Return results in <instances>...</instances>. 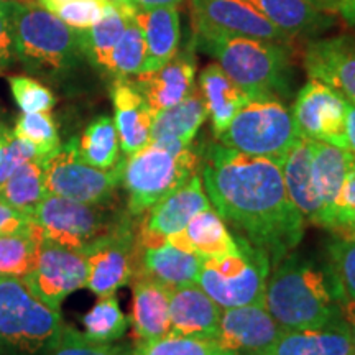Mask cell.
Segmentation results:
<instances>
[{"instance_id": "7", "label": "cell", "mask_w": 355, "mask_h": 355, "mask_svg": "<svg viewBox=\"0 0 355 355\" xmlns=\"http://www.w3.org/2000/svg\"><path fill=\"white\" fill-rule=\"evenodd\" d=\"M298 137L293 110L285 102L266 97L248 99L217 140L237 152L268 157L282 163Z\"/></svg>"}, {"instance_id": "5", "label": "cell", "mask_w": 355, "mask_h": 355, "mask_svg": "<svg viewBox=\"0 0 355 355\" xmlns=\"http://www.w3.org/2000/svg\"><path fill=\"white\" fill-rule=\"evenodd\" d=\"M13 46L15 60L43 76L63 74L84 56L76 30L46 8L19 2L13 10Z\"/></svg>"}, {"instance_id": "14", "label": "cell", "mask_w": 355, "mask_h": 355, "mask_svg": "<svg viewBox=\"0 0 355 355\" xmlns=\"http://www.w3.org/2000/svg\"><path fill=\"white\" fill-rule=\"evenodd\" d=\"M211 207L201 178L193 176L141 217L140 227L137 229V242L140 248L163 245L173 234L183 230L194 216Z\"/></svg>"}, {"instance_id": "27", "label": "cell", "mask_w": 355, "mask_h": 355, "mask_svg": "<svg viewBox=\"0 0 355 355\" xmlns=\"http://www.w3.org/2000/svg\"><path fill=\"white\" fill-rule=\"evenodd\" d=\"M355 157L340 146L313 140V181L322 209V229L329 230L331 216Z\"/></svg>"}, {"instance_id": "8", "label": "cell", "mask_w": 355, "mask_h": 355, "mask_svg": "<svg viewBox=\"0 0 355 355\" xmlns=\"http://www.w3.org/2000/svg\"><path fill=\"white\" fill-rule=\"evenodd\" d=\"M237 254L202 259L198 285L222 309L265 303V286L272 263L263 252L237 237Z\"/></svg>"}, {"instance_id": "33", "label": "cell", "mask_w": 355, "mask_h": 355, "mask_svg": "<svg viewBox=\"0 0 355 355\" xmlns=\"http://www.w3.org/2000/svg\"><path fill=\"white\" fill-rule=\"evenodd\" d=\"M78 152L87 165L99 170H110L117 165L121 162V141L112 119L101 115L89 123L78 140Z\"/></svg>"}, {"instance_id": "32", "label": "cell", "mask_w": 355, "mask_h": 355, "mask_svg": "<svg viewBox=\"0 0 355 355\" xmlns=\"http://www.w3.org/2000/svg\"><path fill=\"white\" fill-rule=\"evenodd\" d=\"M43 235L33 219L24 230L0 235V275L25 278L38 261Z\"/></svg>"}, {"instance_id": "16", "label": "cell", "mask_w": 355, "mask_h": 355, "mask_svg": "<svg viewBox=\"0 0 355 355\" xmlns=\"http://www.w3.org/2000/svg\"><path fill=\"white\" fill-rule=\"evenodd\" d=\"M191 7L194 26H207L283 44L291 40L290 35L277 28L247 0H191Z\"/></svg>"}, {"instance_id": "52", "label": "cell", "mask_w": 355, "mask_h": 355, "mask_svg": "<svg viewBox=\"0 0 355 355\" xmlns=\"http://www.w3.org/2000/svg\"><path fill=\"white\" fill-rule=\"evenodd\" d=\"M64 2H68V0H40V3H42L43 8H46V10H50L55 13V10L60 6H63Z\"/></svg>"}, {"instance_id": "29", "label": "cell", "mask_w": 355, "mask_h": 355, "mask_svg": "<svg viewBox=\"0 0 355 355\" xmlns=\"http://www.w3.org/2000/svg\"><path fill=\"white\" fill-rule=\"evenodd\" d=\"M199 89L206 102L212 132L217 139L230 125L235 114L245 105L248 97L217 63L202 69Z\"/></svg>"}, {"instance_id": "26", "label": "cell", "mask_w": 355, "mask_h": 355, "mask_svg": "<svg viewBox=\"0 0 355 355\" xmlns=\"http://www.w3.org/2000/svg\"><path fill=\"white\" fill-rule=\"evenodd\" d=\"M168 242L181 250L201 255L202 259H219L241 250L235 235L212 207L194 216L189 224L173 234Z\"/></svg>"}, {"instance_id": "48", "label": "cell", "mask_w": 355, "mask_h": 355, "mask_svg": "<svg viewBox=\"0 0 355 355\" xmlns=\"http://www.w3.org/2000/svg\"><path fill=\"white\" fill-rule=\"evenodd\" d=\"M345 137L347 150L355 157V104L345 99Z\"/></svg>"}, {"instance_id": "30", "label": "cell", "mask_w": 355, "mask_h": 355, "mask_svg": "<svg viewBox=\"0 0 355 355\" xmlns=\"http://www.w3.org/2000/svg\"><path fill=\"white\" fill-rule=\"evenodd\" d=\"M130 17L132 13L123 12L109 2L104 17L96 25L83 30V32H78L83 55L87 58L89 63L107 73L110 53L117 44L119 38L122 37Z\"/></svg>"}, {"instance_id": "50", "label": "cell", "mask_w": 355, "mask_h": 355, "mask_svg": "<svg viewBox=\"0 0 355 355\" xmlns=\"http://www.w3.org/2000/svg\"><path fill=\"white\" fill-rule=\"evenodd\" d=\"M184 0H135L139 8H157V7H178Z\"/></svg>"}, {"instance_id": "43", "label": "cell", "mask_w": 355, "mask_h": 355, "mask_svg": "<svg viewBox=\"0 0 355 355\" xmlns=\"http://www.w3.org/2000/svg\"><path fill=\"white\" fill-rule=\"evenodd\" d=\"M109 0H68L55 10L66 25L76 32L91 28L104 17Z\"/></svg>"}, {"instance_id": "22", "label": "cell", "mask_w": 355, "mask_h": 355, "mask_svg": "<svg viewBox=\"0 0 355 355\" xmlns=\"http://www.w3.org/2000/svg\"><path fill=\"white\" fill-rule=\"evenodd\" d=\"M260 355H355V345L339 318L321 327L285 329Z\"/></svg>"}, {"instance_id": "20", "label": "cell", "mask_w": 355, "mask_h": 355, "mask_svg": "<svg viewBox=\"0 0 355 355\" xmlns=\"http://www.w3.org/2000/svg\"><path fill=\"white\" fill-rule=\"evenodd\" d=\"M114 123L117 128L121 150L132 155L150 144L153 110L128 78L115 79L112 84Z\"/></svg>"}, {"instance_id": "2", "label": "cell", "mask_w": 355, "mask_h": 355, "mask_svg": "<svg viewBox=\"0 0 355 355\" xmlns=\"http://www.w3.org/2000/svg\"><path fill=\"white\" fill-rule=\"evenodd\" d=\"M199 50L216 58L248 99L290 94V55L283 43L196 26Z\"/></svg>"}, {"instance_id": "46", "label": "cell", "mask_w": 355, "mask_h": 355, "mask_svg": "<svg viewBox=\"0 0 355 355\" xmlns=\"http://www.w3.org/2000/svg\"><path fill=\"white\" fill-rule=\"evenodd\" d=\"M32 217L13 209L3 201H0V235H7L24 230L30 224Z\"/></svg>"}, {"instance_id": "3", "label": "cell", "mask_w": 355, "mask_h": 355, "mask_svg": "<svg viewBox=\"0 0 355 355\" xmlns=\"http://www.w3.org/2000/svg\"><path fill=\"white\" fill-rule=\"evenodd\" d=\"M265 306L283 329L321 327L340 318L327 273L293 252L270 270Z\"/></svg>"}, {"instance_id": "17", "label": "cell", "mask_w": 355, "mask_h": 355, "mask_svg": "<svg viewBox=\"0 0 355 355\" xmlns=\"http://www.w3.org/2000/svg\"><path fill=\"white\" fill-rule=\"evenodd\" d=\"M304 68L316 79L355 104V35L318 40L308 44Z\"/></svg>"}, {"instance_id": "34", "label": "cell", "mask_w": 355, "mask_h": 355, "mask_svg": "<svg viewBox=\"0 0 355 355\" xmlns=\"http://www.w3.org/2000/svg\"><path fill=\"white\" fill-rule=\"evenodd\" d=\"M44 196L46 189L43 181V165L40 162L25 163L0 184V201L26 216L32 214Z\"/></svg>"}, {"instance_id": "25", "label": "cell", "mask_w": 355, "mask_h": 355, "mask_svg": "<svg viewBox=\"0 0 355 355\" xmlns=\"http://www.w3.org/2000/svg\"><path fill=\"white\" fill-rule=\"evenodd\" d=\"M170 288L157 279L145 275L133 277L132 326L137 339L150 340L170 334Z\"/></svg>"}, {"instance_id": "4", "label": "cell", "mask_w": 355, "mask_h": 355, "mask_svg": "<svg viewBox=\"0 0 355 355\" xmlns=\"http://www.w3.org/2000/svg\"><path fill=\"white\" fill-rule=\"evenodd\" d=\"M63 326L25 278L0 275V355H50Z\"/></svg>"}, {"instance_id": "44", "label": "cell", "mask_w": 355, "mask_h": 355, "mask_svg": "<svg viewBox=\"0 0 355 355\" xmlns=\"http://www.w3.org/2000/svg\"><path fill=\"white\" fill-rule=\"evenodd\" d=\"M329 230L334 235L355 234V163L345 178L331 216Z\"/></svg>"}, {"instance_id": "1", "label": "cell", "mask_w": 355, "mask_h": 355, "mask_svg": "<svg viewBox=\"0 0 355 355\" xmlns=\"http://www.w3.org/2000/svg\"><path fill=\"white\" fill-rule=\"evenodd\" d=\"M202 186L216 212L275 266L300 245L304 217L288 196L282 163L254 157L222 144L204 150Z\"/></svg>"}, {"instance_id": "12", "label": "cell", "mask_w": 355, "mask_h": 355, "mask_svg": "<svg viewBox=\"0 0 355 355\" xmlns=\"http://www.w3.org/2000/svg\"><path fill=\"white\" fill-rule=\"evenodd\" d=\"M293 117L301 137L347 150L345 99L332 87L309 79L296 96Z\"/></svg>"}, {"instance_id": "18", "label": "cell", "mask_w": 355, "mask_h": 355, "mask_svg": "<svg viewBox=\"0 0 355 355\" xmlns=\"http://www.w3.org/2000/svg\"><path fill=\"white\" fill-rule=\"evenodd\" d=\"M196 78V58L193 46L178 51L159 69L140 73L135 76L137 89L148 102L153 114L180 104L189 94Z\"/></svg>"}, {"instance_id": "45", "label": "cell", "mask_w": 355, "mask_h": 355, "mask_svg": "<svg viewBox=\"0 0 355 355\" xmlns=\"http://www.w3.org/2000/svg\"><path fill=\"white\" fill-rule=\"evenodd\" d=\"M13 10H15V2L13 0L0 2V73L10 68V64L15 61Z\"/></svg>"}, {"instance_id": "49", "label": "cell", "mask_w": 355, "mask_h": 355, "mask_svg": "<svg viewBox=\"0 0 355 355\" xmlns=\"http://www.w3.org/2000/svg\"><path fill=\"white\" fill-rule=\"evenodd\" d=\"M339 313H340V319H343L345 326H347L350 337H352V343L355 345V301L352 300L339 301Z\"/></svg>"}, {"instance_id": "10", "label": "cell", "mask_w": 355, "mask_h": 355, "mask_svg": "<svg viewBox=\"0 0 355 355\" xmlns=\"http://www.w3.org/2000/svg\"><path fill=\"white\" fill-rule=\"evenodd\" d=\"M122 163L110 170L87 165L79 157L78 139L66 145L43 163V181L46 194L86 204H110L122 184Z\"/></svg>"}, {"instance_id": "51", "label": "cell", "mask_w": 355, "mask_h": 355, "mask_svg": "<svg viewBox=\"0 0 355 355\" xmlns=\"http://www.w3.org/2000/svg\"><path fill=\"white\" fill-rule=\"evenodd\" d=\"M109 2L114 3V6H117L123 12L132 13V15L137 12V8H139L137 7L135 0H109Z\"/></svg>"}, {"instance_id": "31", "label": "cell", "mask_w": 355, "mask_h": 355, "mask_svg": "<svg viewBox=\"0 0 355 355\" xmlns=\"http://www.w3.org/2000/svg\"><path fill=\"white\" fill-rule=\"evenodd\" d=\"M247 2L290 37L316 32L324 21L319 7L309 0H247Z\"/></svg>"}, {"instance_id": "47", "label": "cell", "mask_w": 355, "mask_h": 355, "mask_svg": "<svg viewBox=\"0 0 355 355\" xmlns=\"http://www.w3.org/2000/svg\"><path fill=\"white\" fill-rule=\"evenodd\" d=\"M322 8L336 10L349 25L355 26V0H322Z\"/></svg>"}, {"instance_id": "11", "label": "cell", "mask_w": 355, "mask_h": 355, "mask_svg": "<svg viewBox=\"0 0 355 355\" xmlns=\"http://www.w3.org/2000/svg\"><path fill=\"white\" fill-rule=\"evenodd\" d=\"M139 254L133 217L127 214L121 224L84 252L87 261L86 286L99 298L114 295L135 277Z\"/></svg>"}, {"instance_id": "41", "label": "cell", "mask_w": 355, "mask_h": 355, "mask_svg": "<svg viewBox=\"0 0 355 355\" xmlns=\"http://www.w3.org/2000/svg\"><path fill=\"white\" fill-rule=\"evenodd\" d=\"M127 347H115L104 343H94L73 327L63 326L60 340L50 355H130Z\"/></svg>"}, {"instance_id": "13", "label": "cell", "mask_w": 355, "mask_h": 355, "mask_svg": "<svg viewBox=\"0 0 355 355\" xmlns=\"http://www.w3.org/2000/svg\"><path fill=\"white\" fill-rule=\"evenodd\" d=\"M25 282L48 306L60 309L71 293L86 286L87 261L83 252L43 239L37 266Z\"/></svg>"}, {"instance_id": "38", "label": "cell", "mask_w": 355, "mask_h": 355, "mask_svg": "<svg viewBox=\"0 0 355 355\" xmlns=\"http://www.w3.org/2000/svg\"><path fill=\"white\" fill-rule=\"evenodd\" d=\"M132 352L133 355H241L222 349L216 340L180 336L173 332L158 339L139 340Z\"/></svg>"}, {"instance_id": "53", "label": "cell", "mask_w": 355, "mask_h": 355, "mask_svg": "<svg viewBox=\"0 0 355 355\" xmlns=\"http://www.w3.org/2000/svg\"><path fill=\"white\" fill-rule=\"evenodd\" d=\"M309 2H313L314 6L316 7H319V8H322V0H309Z\"/></svg>"}, {"instance_id": "6", "label": "cell", "mask_w": 355, "mask_h": 355, "mask_svg": "<svg viewBox=\"0 0 355 355\" xmlns=\"http://www.w3.org/2000/svg\"><path fill=\"white\" fill-rule=\"evenodd\" d=\"M201 155L193 146L170 152L148 144L127 155L122 163V188L127 193V212L133 219L144 217L158 201L198 175Z\"/></svg>"}, {"instance_id": "9", "label": "cell", "mask_w": 355, "mask_h": 355, "mask_svg": "<svg viewBox=\"0 0 355 355\" xmlns=\"http://www.w3.org/2000/svg\"><path fill=\"white\" fill-rule=\"evenodd\" d=\"M127 214L109 204H86L46 194L30 217L37 222L43 239L84 254Z\"/></svg>"}, {"instance_id": "21", "label": "cell", "mask_w": 355, "mask_h": 355, "mask_svg": "<svg viewBox=\"0 0 355 355\" xmlns=\"http://www.w3.org/2000/svg\"><path fill=\"white\" fill-rule=\"evenodd\" d=\"M222 308L198 283L170 293V326L173 334L216 340Z\"/></svg>"}, {"instance_id": "54", "label": "cell", "mask_w": 355, "mask_h": 355, "mask_svg": "<svg viewBox=\"0 0 355 355\" xmlns=\"http://www.w3.org/2000/svg\"><path fill=\"white\" fill-rule=\"evenodd\" d=\"M0 2H6V0H0Z\"/></svg>"}, {"instance_id": "40", "label": "cell", "mask_w": 355, "mask_h": 355, "mask_svg": "<svg viewBox=\"0 0 355 355\" xmlns=\"http://www.w3.org/2000/svg\"><path fill=\"white\" fill-rule=\"evenodd\" d=\"M8 86L17 105L24 114L50 112L55 107V96L46 86L28 76H10Z\"/></svg>"}, {"instance_id": "36", "label": "cell", "mask_w": 355, "mask_h": 355, "mask_svg": "<svg viewBox=\"0 0 355 355\" xmlns=\"http://www.w3.org/2000/svg\"><path fill=\"white\" fill-rule=\"evenodd\" d=\"M84 336L94 343H114L127 332L128 321L114 295L102 296L83 318Z\"/></svg>"}, {"instance_id": "15", "label": "cell", "mask_w": 355, "mask_h": 355, "mask_svg": "<svg viewBox=\"0 0 355 355\" xmlns=\"http://www.w3.org/2000/svg\"><path fill=\"white\" fill-rule=\"evenodd\" d=\"M285 331L268 313L265 303L222 309L216 343L241 355H260Z\"/></svg>"}, {"instance_id": "37", "label": "cell", "mask_w": 355, "mask_h": 355, "mask_svg": "<svg viewBox=\"0 0 355 355\" xmlns=\"http://www.w3.org/2000/svg\"><path fill=\"white\" fill-rule=\"evenodd\" d=\"M133 15L128 19L125 30H123L122 37L119 38L109 58L107 74L115 79L137 76L144 71L146 58L145 40Z\"/></svg>"}, {"instance_id": "39", "label": "cell", "mask_w": 355, "mask_h": 355, "mask_svg": "<svg viewBox=\"0 0 355 355\" xmlns=\"http://www.w3.org/2000/svg\"><path fill=\"white\" fill-rule=\"evenodd\" d=\"M13 133L37 148L42 165L61 148L60 133L50 112L24 114L17 121Z\"/></svg>"}, {"instance_id": "35", "label": "cell", "mask_w": 355, "mask_h": 355, "mask_svg": "<svg viewBox=\"0 0 355 355\" xmlns=\"http://www.w3.org/2000/svg\"><path fill=\"white\" fill-rule=\"evenodd\" d=\"M327 277L337 303L355 301V234L336 235L327 247Z\"/></svg>"}, {"instance_id": "42", "label": "cell", "mask_w": 355, "mask_h": 355, "mask_svg": "<svg viewBox=\"0 0 355 355\" xmlns=\"http://www.w3.org/2000/svg\"><path fill=\"white\" fill-rule=\"evenodd\" d=\"M28 162H40L37 148L13 132H3L0 135V184Z\"/></svg>"}, {"instance_id": "23", "label": "cell", "mask_w": 355, "mask_h": 355, "mask_svg": "<svg viewBox=\"0 0 355 355\" xmlns=\"http://www.w3.org/2000/svg\"><path fill=\"white\" fill-rule=\"evenodd\" d=\"M288 196L304 220L322 225V209L313 181V140L298 137L282 162Z\"/></svg>"}, {"instance_id": "24", "label": "cell", "mask_w": 355, "mask_h": 355, "mask_svg": "<svg viewBox=\"0 0 355 355\" xmlns=\"http://www.w3.org/2000/svg\"><path fill=\"white\" fill-rule=\"evenodd\" d=\"M133 19L140 26L146 48L141 73L159 69L180 51L181 21L178 7L137 8Z\"/></svg>"}, {"instance_id": "19", "label": "cell", "mask_w": 355, "mask_h": 355, "mask_svg": "<svg viewBox=\"0 0 355 355\" xmlns=\"http://www.w3.org/2000/svg\"><path fill=\"white\" fill-rule=\"evenodd\" d=\"M206 119V102L201 89L194 86L180 104L153 115L150 144L175 153L189 148Z\"/></svg>"}, {"instance_id": "28", "label": "cell", "mask_w": 355, "mask_h": 355, "mask_svg": "<svg viewBox=\"0 0 355 355\" xmlns=\"http://www.w3.org/2000/svg\"><path fill=\"white\" fill-rule=\"evenodd\" d=\"M201 265V255L181 250L166 242L159 247L140 248L135 277L145 275L163 283L170 290H176V288L196 283Z\"/></svg>"}]
</instances>
